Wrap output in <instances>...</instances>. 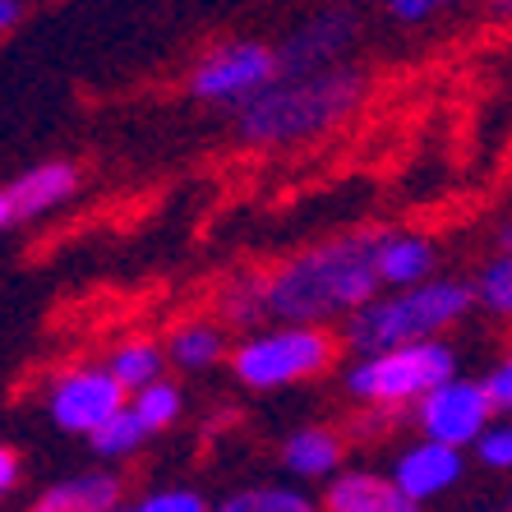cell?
Segmentation results:
<instances>
[{
    "label": "cell",
    "instance_id": "obj_1",
    "mask_svg": "<svg viewBox=\"0 0 512 512\" xmlns=\"http://www.w3.org/2000/svg\"><path fill=\"white\" fill-rule=\"evenodd\" d=\"M259 305L277 323H333L351 319L370 296H379V231L323 240L259 277Z\"/></svg>",
    "mask_w": 512,
    "mask_h": 512
},
{
    "label": "cell",
    "instance_id": "obj_2",
    "mask_svg": "<svg viewBox=\"0 0 512 512\" xmlns=\"http://www.w3.org/2000/svg\"><path fill=\"white\" fill-rule=\"evenodd\" d=\"M360 97H365V74L351 65H328V70L305 74L282 70L245 107H236V130L245 143H259V148L300 143L310 134L333 130L337 120H346L360 107Z\"/></svg>",
    "mask_w": 512,
    "mask_h": 512
},
{
    "label": "cell",
    "instance_id": "obj_3",
    "mask_svg": "<svg viewBox=\"0 0 512 512\" xmlns=\"http://www.w3.org/2000/svg\"><path fill=\"white\" fill-rule=\"evenodd\" d=\"M471 305H476V286L457 282V277H425L411 286H393V296H370L346 319V342L365 356L383 346L443 337L453 323L466 319Z\"/></svg>",
    "mask_w": 512,
    "mask_h": 512
},
{
    "label": "cell",
    "instance_id": "obj_4",
    "mask_svg": "<svg viewBox=\"0 0 512 512\" xmlns=\"http://www.w3.org/2000/svg\"><path fill=\"white\" fill-rule=\"evenodd\" d=\"M333 356L337 342L323 333V323H277L268 333H250L231 351V374L254 393H268L323 374Z\"/></svg>",
    "mask_w": 512,
    "mask_h": 512
},
{
    "label": "cell",
    "instance_id": "obj_5",
    "mask_svg": "<svg viewBox=\"0 0 512 512\" xmlns=\"http://www.w3.org/2000/svg\"><path fill=\"white\" fill-rule=\"evenodd\" d=\"M453 374H457L453 346L439 342V337H420V342L365 351V360L346 374V393L370 406H406L420 402L434 383L453 379Z\"/></svg>",
    "mask_w": 512,
    "mask_h": 512
},
{
    "label": "cell",
    "instance_id": "obj_6",
    "mask_svg": "<svg viewBox=\"0 0 512 512\" xmlns=\"http://www.w3.org/2000/svg\"><path fill=\"white\" fill-rule=\"evenodd\" d=\"M282 74V60L263 42H227L208 51L190 74V93L213 107H245L263 84H273Z\"/></svg>",
    "mask_w": 512,
    "mask_h": 512
},
{
    "label": "cell",
    "instance_id": "obj_7",
    "mask_svg": "<svg viewBox=\"0 0 512 512\" xmlns=\"http://www.w3.org/2000/svg\"><path fill=\"white\" fill-rule=\"evenodd\" d=\"M489 416H494V402L485 393V379H457L453 374V379L434 383L416 402L420 434L439 443H453V448H476Z\"/></svg>",
    "mask_w": 512,
    "mask_h": 512
},
{
    "label": "cell",
    "instance_id": "obj_8",
    "mask_svg": "<svg viewBox=\"0 0 512 512\" xmlns=\"http://www.w3.org/2000/svg\"><path fill=\"white\" fill-rule=\"evenodd\" d=\"M125 397H130L125 383L111 370H70L56 379V388L47 397V411L65 434H93L111 411L125 406Z\"/></svg>",
    "mask_w": 512,
    "mask_h": 512
},
{
    "label": "cell",
    "instance_id": "obj_9",
    "mask_svg": "<svg viewBox=\"0 0 512 512\" xmlns=\"http://www.w3.org/2000/svg\"><path fill=\"white\" fill-rule=\"evenodd\" d=\"M462 471H466L462 448L439 443V439H425V443H416V448H406V453L397 457L393 480H397V489H402L406 499L420 508V503H434L439 494H448V489L462 480Z\"/></svg>",
    "mask_w": 512,
    "mask_h": 512
},
{
    "label": "cell",
    "instance_id": "obj_10",
    "mask_svg": "<svg viewBox=\"0 0 512 512\" xmlns=\"http://www.w3.org/2000/svg\"><path fill=\"white\" fill-rule=\"evenodd\" d=\"M356 42V19L351 14H319L305 28L286 37V47L277 51L286 74H305V70H328L342 65V51Z\"/></svg>",
    "mask_w": 512,
    "mask_h": 512
},
{
    "label": "cell",
    "instance_id": "obj_11",
    "mask_svg": "<svg viewBox=\"0 0 512 512\" xmlns=\"http://www.w3.org/2000/svg\"><path fill=\"white\" fill-rule=\"evenodd\" d=\"M323 508H333V512H411L416 503L397 489L393 476L383 480V476H370V471H342V476H328Z\"/></svg>",
    "mask_w": 512,
    "mask_h": 512
},
{
    "label": "cell",
    "instance_id": "obj_12",
    "mask_svg": "<svg viewBox=\"0 0 512 512\" xmlns=\"http://www.w3.org/2000/svg\"><path fill=\"white\" fill-rule=\"evenodd\" d=\"M439 250L416 231H379V277L383 286H411L434 277Z\"/></svg>",
    "mask_w": 512,
    "mask_h": 512
},
{
    "label": "cell",
    "instance_id": "obj_13",
    "mask_svg": "<svg viewBox=\"0 0 512 512\" xmlns=\"http://www.w3.org/2000/svg\"><path fill=\"white\" fill-rule=\"evenodd\" d=\"M282 462L300 480H328L342 466V439L323 425H305L282 443Z\"/></svg>",
    "mask_w": 512,
    "mask_h": 512
},
{
    "label": "cell",
    "instance_id": "obj_14",
    "mask_svg": "<svg viewBox=\"0 0 512 512\" xmlns=\"http://www.w3.org/2000/svg\"><path fill=\"white\" fill-rule=\"evenodd\" d=\"M74 190H79V171L70 162H42V167L24 171V176L14 180L10 199L19 208V217H37V213H47V208H56V203H65Z\"/></svg>",
    "mask_w": 512,
    "mask_h": 512
},
{
    "label": "cell",
    "instance_id": "obj_15",
    "mask_svg": "<svg viewBox=\"0 0 512 512\" xmlns=\"http://www.w3.org/2000/svg\"><path fill=\"white\" fill-rule=\"evenodd\" d=\"M120 503V480L111 471H84V476H70L51 485L37 508L42 512H107Z\"/></svg>",
    "mask_w": 512,
    "mask_h": 512
},
{
    "label": "cell",
    "instance_id": "obj_16",
    "mask_svg": "<svg viewBox=\"0 0 512 512\" xmlns=\"http://www.w3.org/2000/svg\"><path fill=\"white\" fill-rule=\"evenodd\" d=\"M167 356L176 370H213L217 360L227 356V337H222V328L217 323H185V328H176V333L167 337Z\"/></svg>",
    "mask_w": 512,
    "mask_h": 512
},
{
    "label": "cell",
    "instance_id": "obj_17",
    "mask_svg": "<svg viewBox=\"0 0 512 512\" xmlns=\"http://www.w3.org/2000/svg\"><path fill=\"white\" fill-rule=\"evenodd\" d=\"M167 346H157V342H125V346H116L111 351V360H107V370L116 374L120 383H125V393H139L143 383H153V379H162V370H167Z\"/></svg>",
    "mask_w": 512,
    "mask_h": 512
},
{
    "label": "cell",
    "instance_id": "obj_18",
    "mask_svg": "<svg viewBox=\"0 0 512 512\" xmlns=\"http://www.w3.org/2000/svg\"><path fill=\"white\" fill-rule=\"evenodd\" d=\"M148 434H153V429L143 425V416L125 402L120 411H111V416L88 434V443H93V453H102V457H130V453H139L143 448Z\"/></svg>",
    "mask_w": 512,
    "mask_h": 512
},
{
    "label": "cell",
    "instance_id": "obj_19",
    "mask_svg": "<svg viewBox=\"0 0 512 512\" xmlns=\"http://www.w3.org/2000/svg\"><path fill=\"white\" fill-rule=\"evenodd\" d=\"M476 305L499 319H512V245L499 250L476 277Z\"/></svg>",
    "mask_w": 512,
    "mask_h": 512
},
{
    "label": "cell",
    "instance_id": "obj_20",
    "mask_svg": "<svg viewBox=\"0 0 512 512\" xmlns=\"http://www.w3.org/2000/svg\"><path fill=\"white\" fill-rule=\"evenodd\" d=\"M130 397H134L130 406L139 411L143 425L153 429V434H157V429H171V425H176V420H180V406H185V402H180V388H176V383H167V379L143 383L139 393H130Z\"/></svg>",
    "mask_w": 512,
    "mask_h": 512
},
{
    "label": "cell",
    "instance_id": "obj_21",
    "mask_svg": "<svg viewBox=\"0 0 512 512\" xmlns=\"http://www.w3.org/2000/svg\"><path fill=\"white\" fill-rule=\"evenodd\" d=\"M222 508L227 512H310V499L286 485H259V489H245V494H231Z\"/></svg>",
    "mask_w": 512,
    "mask_h": 512
},
{
    "label": "cell",
    "instance_id": "obj_22",
    "mask_svg": "<svg viewBox=\"0 0 512 512\" xmlns=\"http://www.w3.org/2000/svg\"><path fill=\"white\" fill-rule=\"evenodd\" d=\"M476 457L489 471H512V420L485 425V434L476 439Z\"/></svg>",
    "mask_w": 512,
    "mask_h": 512
},
{
    "label": "cell",
    "instance_id": "obj_23",
    "mask_svg": "<svg viewBox=\"0 0 512 512\" xmlns=\"http://www.w3.org/2000/svg\"><path fill=\"white\" fill-rule=\"evenodd\" d=\"M134 508L139 512H208V499L185 485H171V489H157V494H143Z\"/></svg>",
    "mask_w": 512,
    "mask_h": 512
},
{
    "label": "cell",
    "instance_id": "obj_24",
    "mask_svg": "<svg viewBox=\"0 0 512 512\" xmlns=\"http://www.w3.org/2000/svg\"><path fill=\"white\" fill-rule=\"evenodd\" d=\"M485 393L494 402V416H512V356H503L494 370L485 374Z\"/></svg>",
    "mask_w": 512,
    "mask_h": 512
},
{
    "label": "cell",
    "instance_id": "obj_25",
    "mask_svg": "<svg viewBox=\"0 0 512 512\" xmlns=\"http://www.w3.org/2000/svg\"><path fill=\"white\" fill-rule=\"evenodd\" d=\"M448 5H453V0H388V14L402 19V24H420V19L448 10Z\"/></svg>",
    "mask_w": 512,
    "mask_h": 512
},
{
    "label": "cell",
    "instance_id": "obj_26",
    "mask_svg": "<svg viewBox=\"0 0 512 512\" xmlns=\"http://www.w3.org/2000/svg\"><path fill=\"white\" fill-rule=\"evenodd\" d=\"M14 485H19V457H14L10 448H0V499H5Z\"/></svg>",
    "mask_w": 512,
    "mask_h": 512
},
{
    "label": "cell",
    "instance_id": "obj_27",
    "mask_svg": "<svg viewBox=\"0 0 512 512\" xmlns=\"http://www.w3.org/2000/svg\"><path fill=\"white\" fill-rule=\"evenodd\" d=\"M19 14H24V5H19V0H0V33L19 24Z\"/></svg>",
    "mask_w": 512,
    "mask_h": 512
},
{
    "label": "cell",
    "instance_id": "obj_28",
    "mask_svg": "<svg viewBox=\"0 0 512 512\" xmlns=\"http://www.w3.org/2000/svg\"><path fill=\"white\" fill-rule=\"evenodd\" d=\"M14 217H19V208H14V199H10V190H0V231L10 227Z\"/></svg>",
    "mask_w": 512,
    "mask_h": 512
},
{
    "label": "cell",
    "instance_id": "obj_29",
    "mask_svg": "<svg viewBox=\"0 0 512 512\" xmlns=\"http://www.w3.org/2000/svg\"><path fill=\"white\" fill-rule=\"evenodd\" d=\"M499 5H512V0H499Z\"/></svg>",
    "mask_w": 512,
    "mask_h": 512
}]
</instances>
